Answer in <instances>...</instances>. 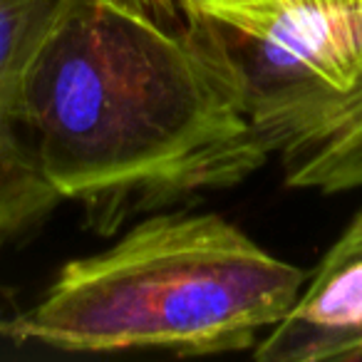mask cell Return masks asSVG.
I'll use <instances>...</instances> for the list:
<instances>
[{
    "label": "cell",
    "mask_w": 362,
    "mask_h": 362,
    "mask_svg": "<svg viewBox=\"0 0 362 362\" xmlns=\"http://www.w3.org/2000/svg\"><path fill=\"white\" fill-rule=\"evenodd\" d=\"M23 112L45 179L100 236L271 159L206 21L169 28L122 0H72L28 65Z\"/></svg>",
    "instance_id": "6da1fadb"
},
{
    "label": "cell",
    "mask_w": 362,
    "mask_h": 362,
    "mask_svg": "<svg viewBox=\"0 0 362 362\" xmlns=\"http://www.w3.org/2000/svg\"><path fill=\"white\" fill-rule=\"evenodd\" d=\"M305 273L218 214L156 211L95 256L72 258L0 337L70 352L253 350Z\"/></svg>",
    "instance_id": "7a4b0ae2"
},
{
    "label": "cell",
    "mask_w": 362,
    "mask_h": 362,
    "mask_svg": "<svg viewBox=\"0 0 362 362\" xmlns=\"http://www.w3.org/2000/svg\"><path fill=\"white\" fill-rule=\"evenodd\" d=\"M243 105L288 187H362V0H204Z\"/></svg>",
    "instance_id": "3957f363"
},
{
    "label": "cell",
    "mask_w": 362,
    "mask_h": 362,
    "mask_svg": "<svg viewBox=\"0 0 362 362\" xmlns=\"http://www.w3.org/2000/svg\"><path fill=\"white\" fill-rule=\"evenodd\" d=\"M72 0H0V246L40 226L62 202L42 174L23 112L33 55Z\"/></svg>",
    "instance_id": "277c9868"
},
{
    "label": "cell",
    "mask_w": 362,
    "mask_h": 362,
    "mask_svg": "<svg viewBox=\"0 0 362 362\" xmlns=\"http://www.w3.org/2000/svg\"><path fill=\"white\" fill-rule=\"evenodd\" d=\"M263 362L362 360V209L305 278L291 310L253 345Z\"/></svg>",
    "instance_id": "5b68a950"
},
{
    "label": "cell",
    "mask_w": 362,
    "mask_h": 362,
    "mask_svg": "<svg viewBox=\"0 0 362 362\" xmlns=\"http://www.w3.org/2000/svg\"><path fill=\"white\" fill-rule=\"evenodd\" d=\"M122 3L169 28H199L204 23V0H122Z\"/></svg>",
    "instance_id": "8992f818"
}]
</instances>
